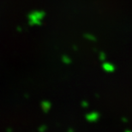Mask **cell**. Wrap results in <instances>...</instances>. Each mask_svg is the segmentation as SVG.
<instances>
[{"instance_id": "1", "label": "cell", "mask_w": 132, "mask_h": 132, "mask_svg": "<svg viewBox=\"0 0 132 132\" xmlns=\"http://www.w3.org/2000/svg\"><path fill=\"white\" fill-rule=\"evenodd\" d=\"M46 15L44 11H40V10H34L32 11L29 14V24L32 25V26H39V25L41 24L42 21Z\"/></svg>"}, {"instance_id": "2", "label": "cell", "mask_w": 132, "mask_h": 132, "mask_svg": "<svg viewBox=\"0 0 132 132\" xmlns=\"http://www.w3.org/2000/svg\"><path fill=\"white\" fill-rule=\"evenodd\" d=\"M86 38H87V39H89V40H92V41L95 40V38L94 37V36L90 35V34H88V35H86Z\"/></svg>"}]
</instances>
